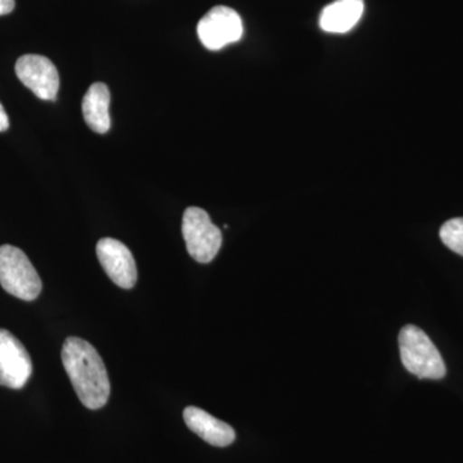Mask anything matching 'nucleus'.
I'll list each match as a JSON object with an SVG mask.
<instances>
[{
	"label": "nucleus",
	"instance_id": "11",
	"mask_svg": "<svg viewBox=\"0 0 463 463\" xmlns=\"http://www.w3.org/2000/svg\"><path fill=\"white\" fill-rule=\"evenodd\" d=\"M109 102H111V96H109V87L106 84L94 83L85 93L83 99L84 120L93 132L105 134L111 128Z\"/></svg>",
	"mask_w": 463,
	"mask_h": 463
},
{
	"label": "nucleus",
	"instance_id": "9",
	"mask_svg": "<svg viewBox=\"0 0 463 463\" xmlns=\"http://www.w3.org/2000/svg\"><path fill=\"white\" fill-rule=\"evenodd\" d=\"M183 419L188 429L214 447H228L236 439L233 428L197 407H187Z\"/></svg>",
	"mask_w": 463,
	"mask_h": 463
},
{
	"label": "nucleus",
	"instance_id": "8",
	"mask_svg": "<svg viewBox=\"0 0 463 463\" xmlns=\"http://www.w3.org/2000/svg\"><path fill=\"white\" fill-rule=\"evenodd\" d=\"M97 258L109 279L118 288L130 289L136 286L138 272L132 251L115 239H102L97 243Z\"/></svg>",
	"mask_w": 463,
	"mask_h": 463
},
{
	"label": "nucleus",
	"instance_id": "10",
	"mask_svg": "<svg viewBox=\"0 0 463 463\" xmlns=\"http://www.w3.org/2000/svg\"><path fill=\"white\" fill-rule=\"evenodd\" d=\"M364 11V0H336L323 9L319 26L326 33L350 32L361 20Z\"/></svg>",
	"mask_w": 463,
	"mask_h": 463
},
{
	"label": "nucleus",
	"instance_id": "2",
	"mask_svg": "<svg viewBox=\"0 0 463 463\" xmlns=\"http://www.w3.org/2000/svg\"><path fill=\"white\" fill-rule=\"evenodd\" d=\"M399 350L405 370L419 379L441 380L446 376L443 356L430 337L417 326L408 325L402 328Z\"/></svg>",
	"mask_w": 463,
	"mask_h": 463
},
{
	"label": "nucleus",
	"instance_id": "13",
	"mask_svg": "<svg viewBox=\"0 0 463 463\" xmlns=\"http://www.w3.org/2000/svg\"><path fill=\"white\" fill-rule=\"evenodd\" d=\"M14 0H0V16H5V14H11L14 9Z\"/></svg>",
	"mask_w": 463,
	"mask_h": 463
},
{
	"label": "nucleus",
	"instance_id": "3",
	"mask_svg": "<svg viewBox=\"0 0 463 463\" xmlns=\"http://www.w3.org/2000/svg\"><path fill=\"white\" fill-rule=\"evenodd\" d=\"M0 285L12 297L33 301L41 295L42 279L23 250L0 246Z\"/></svg>",
	"mask_w": 463,
	"mask_h": 463
},
{
	"label": "nucleus",
	"instance_id": "1",
	"mask_svg": "<svg viewBox=\"0 0 463 463\" xmlns=\"http://www.w3.org/2000/svg\"><path fill=\"white\" fill-rule=\"evenodd\" d=\"M61 356L79 401L90 410L105 407L111 385L106 365L96 347L80 337H67Z\"/></svg>",
	"mask_w": 463,
	"mask_h": 463
},
{
	"label": "nucleus",
	"instance_id": "5",
	"mask_svg": "<svg viewBox=\"0 0 463 463\" xmlns=\"http://www.w3.org/2000/svg\"><path fill=\"white\" fill-rule=\"evenodd\" d=\"M197 33L203 47L219 51L242 38V20L234 9L218 5L201 18Z\"/></svg>",
	"mask_w": 463,
	"mask_h": 463
},
{
	"label": "nucleus",
	"instance_id": "14",
	"mask_svg": "<svg viewBox=\"0 0 463 463\" xmlns=\"http://www.w3.org/2000/svg\"><path fill=\"white\" fill-rule=\"evenodd\" d=\"M9 128V118L2 103H0V132H5Z\"/></svg>",
	"mask_w": 463,
	"mask_h": 463
},
{
	"label": "nucleus",
	"instance_id": "12",
	"mask_svg": "<svg viewBox=\"0 0 463 463\" xmlns=\"http://www.w3.org/2000/svg\"><path fill=\"white\" fill-rule=\"evenodd\" d=\"M440 239L448 249L463 257V218L448 221L440 228Z\"/></svg>",
	"mask_w": 463,
	"mask_h": 463
},
{
	"label": "nucleus",
	"instance_id": "4",
	"mask_svg": "<svg viewBox=\"0 0 463 463\" xmlns=\"http://www.w3.org/2000/svg\"><path fill=\"white\" fill-rule=\"evenodd\" d=\"M182 233L188 254L201 264L214 260L223 242L221 230L205 210L196 206L188 207L183 214Z\"/></svg>",
	"mask_w": 463,
	"mask_h": 463
},
{
	"label": "nucleus",
	"instance_id": "6",
	"mask_svg": "<svg viewBox=\"0 0 463 463\" xmlns=\"http://www.w3.org/2000/svg\"><path fill=\"white\" fill-rule=\"evenodd\" d=\"M32 373V358L26 347L11 332L0 328V385L23 389Z\"/></svg>",
	"mask_w": 463,
	"mask_h": 463
},
{
	"label": "nucleus",
	"instance_id": "7",
	"mask_svg": "<svg viewBox=\"0 0 463 463\" xmlns=\"http://www.w3.org/2000/svg\"><path fill=\"white\" fill-rule=\"evenodd\" d=\"M16 75L38 99L54 100L60 90V75L56 66L47 57L25 54L18 58Z\"/></svg>",
	"mask_w": 463,
	"mask_h": 463
}]
</instances>
